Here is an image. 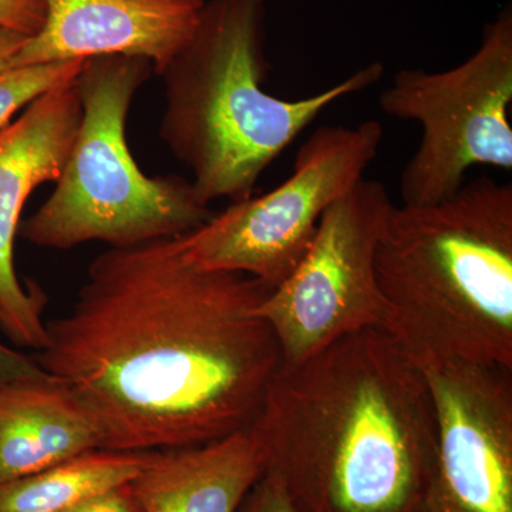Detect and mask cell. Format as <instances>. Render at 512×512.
I'll list each match as a JSON object with an SVG mask.
<instances>
[{
  "label": "cell",
  "instance_id": "4fadbf2b",
  "mask_svg": "<svg viewBox=\"0 0 512 512\" xmlns=\"http://www.w3.org/2000/svg\"><path fill=\"white\" fill-rule=\"evenodd\" d=\"M96 426L55 377L0 384V484L97 450Z\"/></svg>",
  "mask_w": 512,
  "mask_h": 512
},
{
  "label": "cell",
  "instance_id": "30bf717a",
  "mask_svg": "<svg viewBox=\"0 0 512 512\" xmlns=\"http://www.w3.org/2000/svg\"><path fill=\"white\" fill-rule=\"evenodd\" d=\"M82 120L76 77L33 100L0 130V328L16 345L46 346L47 298L36 284L23 288L13 261L20 214L39 185L56 183Z\"/></svg>",
  "mask_w": 512,
  "mask_h": 512
},
{
  "label": "cell",
  "instance_id": "d6986e66",
  "mask_svg": "<svg viewBox=\"0 0 512 512\" xmlns=\"http://www.w3.org/2000/svg\"><path fill=\"white\" fill-rule=\"evenodd\" d=\"M63 512H140L130 484L96 495Z\"/></svg>",
  "mask_w": 512,
  "mask_h": 512
},
{
  "label": "cell",
  "instance_id": "5b68a950",
  "mask_svg": "<svg viewBox=\"0 0 512 512\" xmlns=\"http://www.w3.org/2000/svg\"><path fill=\"white\" fill-rule=\"evenodd\" d=\"M154 73L143 57L109 55L84 60L77 74L82 120L53 194L23 222L30 244L72 249L87 242L124 248L181 237L214 212L191 181L147 177L127 144L128 111Z\"/></svg>",
  "mask_w": 512,
  "mask_h": 512
},
{
  "label": "cell",
  "instance_id": "5bb4252c",
  "mask_svg": "<svg viewBox=\"0 0 512 512\" xmlns=\"http://www.w3.org/2000/svg\"><path fill=\"white\" fill-rule=\"evenodd\" d=\"M151 453L87 451L39 473L0 484V512H63L130 484Z\"/></svg>",
  "mask_w": 512,
  "mask_h": 512
},
{
  "label": "cell",
  "instance_id": "6da1fadb",
  "mask_svg": "<svg viewBox=\"0 0 512 512\" xmlns=\"http://www.w3.org/2000/svg\"><path fill=\"white\" fill-rule=\"evenodd\" d=\"M272 291L192 265L178 237L109 248L35 360L89 414L100 450L202 446L252 427L281 370L256 312Z\"/></svg>",
  "mask_w": 512,
  "mask_h": 512
},
{
  "label": "cell",
  "instance_id": "2e32d148",
  "mask_svg": "<svg viewBox=\"0 0 512 512\" xmlns=\"http://www.w3.org/2000/svg\"><path fill=\"white\" fill-rule=\"evenodd\" d=\"M238 512H299L284 484L269 471H264L249 490Z\"/></svg>",
  "mask_w": 512,
  "mask_h": 512
},
{
  "label": "cell",
  "instance_id": "52a82bcc",
  "mask_svg": "<svg viewBox=\"0 0 512 512\" xmlns=\"http://www.w3.org/2000/svg\"><path fill=\"white\" fill-rule=\"evenodd\" d=\"M383 134L377 120L316 128L284 184L232 202L178 237L185 258L205 271L238 272L278 288L301 264L326 208L362 180Z\"/></svg>",
  "mask_w": 512,
  "mask_h": 512
},
{
  "label": "cell",
  "instance_id": "ffe728a7",
  "mask_svg": "<svg viewBox=\"0 0 512 512\" xmlns=\"http://www.w3.org/2000/svg\"><path fill=\"white\" fill-rule=\"evenodd\" d=\"M30 36L6 28H0V73L10 69L13 57L18 55Z\"/></svg>",
  "mask_w": 512,
  "mask_h": 512
},
{
  "label": "cell",
  "instance_id": "8fae6325",
  "mask_svg": "<svg viewBox=\"0 0 512 512\" xmlns=\"http://www.w3.org/2000/svg\"><path fill=\"white\" fill-rule=\"evenodd\" d=\"M46 20L13 67L123 55L161 74L190 39L205 0H43Z\"/></svg>",
  "mask_w": 512,
  "mask_h": 512
},
{
  "label": "cell",
  "instance_id": "8992f818",
  "mask_svg": "<svg viewBox=\"0 0 512 512\" xmlns=\"http://www.w3.org/2000/svg\"><path fill=\"white\" fill-rule=\"evenodd\" d=\"M512 10L485 25L473 56L446 72L403 69L380 94L394 119L423 128L400 177L402 205L436 204L467 183L474 165L512 170Z\"/></svg>",
  "mask_w": 512,
  "mask_h": 512
},
{
  "label": "cell",
  "instance_id": "277c9868",
  "mask_svg": "<svg viewBox=\"0 0 512 512\" xmlns=\"http://www.w3.org/2000/svg\"><path fill=\"white\" fill-rule=\"evenodd\" d=\"M266 3L205 0L190 39L160 74L161 140L191 171L205 205L252 197L266 168L326 107L383 77V64L375 62L306 99L266 93Z\"/></svg>",
  "mask_w": 512,
  "mask_h": 512
},
{
  "label": "cell",
  "instance_id": "9c48e42d",
  "mask_svg": "<svg viewBox=\"0 0 512 512\" xmlns=\"http://www.w3.org/2000/svg\"><path fill=\"white\" fill-rule=\"evenodd\" d=\"M417 363L433 397L437 444L416 512H512V369Z\"/></svg>",
  "mask_w": 512,
  "mask_h": 512
},
{
  "label": "cell",
  "instance_id": "9a60e30c",
  "mask_svg": "<svg viewBox=\"0 0 512 512\" xmlns=\"http://www.w3.org/2000/svg\"><path fill=\"white\" fill-rule=\"evenodd\" d=\"M84 60H66L32 66L13 67L0 73V130L22 107L42 96L57 84L74 79Z\"/></svg>",
  "mask_w": 512,
  "mask_h": 512
},
{
  "label": "cell",
  "instance_id": "7a4b0ae2",
  "mask_svg": "<svg viewBox=\"0 0 512 512\" xmlns=\"http://www.w3.org/2000/svg\"><path fill=\"white\" fill-rule=\"evenodd\" d=\"M252 429L299 512H416L436 456L429 383L383 328L281 367Z\"/></svg>",
  "mask_w": 512,
  "mask_h": 512
},
{
  "label": "cell",
  "instance_id": "e0dca14e",
  "mask_svg": "<svg viewBox=\"0 0 512 512\" xmlns=\"http://www.w3.org/2000/svg\"><path fill=\"white\" fill-rule=\"evenodd\" d=\"M43 0H0V28L35 36L45 25Z\"/></svg>",
  "mask_w": 512,
  "mask_h": 512
},
{
  "label": "cell",
  "instance_id": "ac0fdd59",
  "mask_svg": "<svg viewBox=\"0 0 512 512\" xmlns=\"http://www.w3.org/2000/svg\"><path fill=\"white\" fill-rule=\"evenodd\" d=\"M47 376L49 375L37 365L33 357L23 355L0 343V384L43 379Z\"/></svg>",
  "mask_w": 512,
  "mask_h": 512
},
{
  "label": "cell",
  "instance_id": "ba28073f",
  "mask_svg": "<svg viewBox=\"0 0 512 512\" xmlns=\"http://www.w3.org/2000/svg\"><path fill=\"white\" fill-rule=\"evenodd\" d=\"M393 207L380 181L362 178L323 212L301 264L256 309L278 340L282 367L360 330L384 329L376 249Z\"/></svg>",
  "mask_w": 512,
  "mask_h": 512
},
{
  "label": "cell",
  "instance_id": "3957f363",
  "mask_svg": "<svg viewBox=\"0 0 512 512\" xmlns=\"http://www.w3.org/2000/svg\"><path fill=\"white\" fill-rule=\"evenodd\" d=\"M384 329L416 362L512 369V185L467 181L436 204L394 205L376 249Z\"/></svg>",
  "mask_w": 512,
  "mask_h": 512
},
{
  "label": "cell",
  "instance_id": "7c38bea8",
  "mask_svg": "<svg viewBox=\"0 0 512 512\" xmlns=\"http://www.w3.org/2000/svg\"><path fill=\"white\" fill-rule=\"evenodd\" d=\"M265 471L254 429L202 446L151 453L130 483L140 512H238Z\"/></svg>",
  "mask_w": 512,
  "mask_h": 512
}]
</instances>
